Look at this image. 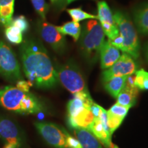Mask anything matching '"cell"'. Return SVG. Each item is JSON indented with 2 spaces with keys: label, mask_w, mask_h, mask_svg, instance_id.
<instances>
[{
  "label": "cell",
  "mask_w": 148,
  "mask_h": 148,
  "mask_svg": "<svg viewBox=\"0 0 148 148\" xmlns=\"http://www.w3.org/2000/svg\"><path fill=\"white\" fill-rule=\"evenodd\" d=\"M38 31L41 38L56 52H64L66 45V39L64 35L57 30L56 26L45 21H41L38 23Z\"/></svg>",
  "instance_id": "9c48e42d"
},
{
  "label": "cell",
  "mask_w": 148,
  "mask_h": 148,
  "mask_svg": "<svg viewBox=\"0 0 148 148\" xmlns=\"http://www.w3.org/2000/svg\"><path fill=\"white\" fill-rule=\"evenodd\" d=\"M58 1H60V2H63L64 0H58Z\"/></svg>",
  "instance_id": "d6a6232c"
},
{
  "label": "cell",
  "mask_w": 148,
  "mask_h": 148,
  "mask_svg": "<svg viewBox=\"0 0 148 148\" xmlns=\"http://www.w3.org/2000/svg\"><path fill=\"white\" fill-rule=\"evenodd\" d=\"M73 132L82 148H101L99 140L88 130L75 128Z\"/></svg>",
  "instance_id": "4fadbf2b"
},
{
  "label": "cell",
  "mask_w": 148,
  "mask_h": 148,
  "mask_svg": "<svg viewBox=\"0 0 148 148\" xmlns=\"http://www.w3.org/2000/svg\"><path fill=\"white\" fill-rule=\"evenodd\" d=\"M56 27L57 30L64 36L69 35L73 37L75 41H77L79 38L82 30L80 24L73 21L66 22L61 26H56Z\"/></svg>",
  "instance_id": "e0dca14e"
},
{
  "label": "cell",
  "mask_w": 148,
  "mask_h": 148,
  "mask_svg": "<svg viewBox=\"0 0 148 148\" xmlns=\"http://www.w3.org/2000/svg\"><path fill=\"white\" fill-rule=\"evenodd\" d=\"M51 1L52 3H55V2H56V1H58V0H51Z\"/></svg>",
  "instance_id": "1f68e13d"
},
{
  "label": "cell",
  "mask_w": 148,
  "mask_h": 148,
  "mask_svg": "<svg viewBox=\"0 0 148 148\" xmlns=\"http://www.w3.org/2000/svg\"><path fill=\"white\" fill-rule=\"evenodd\" d=\"M11 23L16 25V27H19L21 29L23 33L27 32V29H29V23L26 19V18L23 15L18 16L16 17L14 19H12Z\"/></svg>",
  "instance_id": "d4e9b609"
},
{
  "label": "cell",
  "mask_w": 148,
  "mask_h": 148,
  "mask_svg": "<svg viewBox=\"0 0 148 148\" xmlns=\"http://www.w3.org/2000/svg\"><path fill=\"white\" fill-rule=\"evenodd\" d=\"M75 1V0H64V1H65V3L66 5L69 4V3H71V2H73V1Z\"/></svg>",
  "instance_id": "f546056e"
},
{
  "label": "cell",
  "mask_w": 148,
  "mask_h": 148,
  "mask_svg": "<svg viewBox=\"0 0 148 148\" xmlns=\"http://www.w3.org/2000/svg\"><path fill=\"white\" fill-rule=\"evenodd\" d=\"M107 116H108V126L109 128V132H110V134L112 136V133L121 124L124 118L110 113L108 111H107Z\"/></svg>",
  "instance_id": "7402d4cb"
},
{
  "label": "cell",
  "mask_w": 148,
  "mask_h": 148,
  "mask_svg": "<svg viewBox=\"0 0 148 148\" xmlns=\"http://www.w3.org/2000/svg\"><path fill=\"white\" fill-rule=\"evenodd\" d=\"M113 18L119 29V34L123 38L122 51L134 59H137L140 55V43L137 32L132 21L119 11L114 12Z\"/></svg>",
  "instance_id": "277c9868"
},
{
  "label": "cell",
  "mask_w": 148,
  "mask_h": 148,
  "mask_svg": "<svg viewBox=\"0 0 148 148\" xmlns=\"http://www.w3.org/2000/svg\"><path fill=\"white\" fill-rule=\"evenodd\" d=\"M134 85L140 90H148V72L143 69L135 72Z\"/></svg>",
  "instance_id": "44dd1931"
},
{
  "label": "cell",
  "mask_w": 148,
  "mask_h": 148,
  "mask_svg": "<svg viewBox=\"0 0 148 148\" xmlns=\"http://www.w3.org/2000/svg\"><path fill=\"white\" fill-rule=\"evenodd\" d=\"M0 105L21 114H36L42 110L39 101L33 94L13 86L0 88Z\"/></svg>",
  "instance_id": "7a4b0ae2"
},
{
  "label": "cell",
  "mask_w": 148,
  "mask_h": 148,
  "mask_svg": "<svg viewBox=\"0 0 148 148\" xmlns=\"http://www.w3.org/2000/svg\"><path fill=\"white\" fill-rule=\"evenodd\" d=\"M110 42V43L114 47L117 48L118 49L122 51L123 47V38L121 35L119 34L117 36L113 38L112 40H108Z\"/></svg>",
  "instance_id": "83f0119b"
},
{
  "label": "cell",
  "mask_w": 148,
  "mask_h": 148,
  "mask_svg": "<svg viewBox=\"0 0 148 148\" xmlns=\"http://www.w3.org/2000/svg\"><path fill=\"white\" fill-rule=\"evenodd\" d=\"M145 56H146V58H147V62H148V45L147 46V48H146Z\"/></svg>",
  "instance_id": "4dcf8cb0"
},
{
  "label": "cell",
  "mask_w": 148,
  "mask_h": 148,
  "mask_svg": "<svg viewBox=\"0 0 148 148\" xmlns=\"http://www.w3.org/2000/svg\"><path fill=\"white\" fill-rule=\"evenodd\" d=\"M35 127L48 144L55 148H69L66 138L69 134L63 127L49 122H36Z\"/></svg>",
  "instance_id": "52a82bcc"
},
{
  "label": "cell",
  "mask_w": 148,
  "mask_h": 148,
  "mask_svg": "<svg viewBox=\"0 0 148 148\" xmlns=\"http://www.w3.org/2000/svg\"><path fill=\"white\" fill-rule=\"evenodd\" d=\"M0 74L11 82L23 79L15 53L8 44L0 40Z\"/></svg>",
  "instance_id": "8992f818"
},
{
  "label": "cell",
  "mask_w": 148,
  "mask_h": 148,
  "mask_svg": "<svg viewBox=\"0 0 148 148\" xmlns=\"http://www.w3.org/2000/svg\"><path fill=\"white\" fill-rule=\"evenodd\" d=\"M32 84L29 81H25L24 79H21L16 82V87L25 92H29V88L32 87Z\"/></svg>",
  "instance_id": "484cf974"
},
{
  "label": "cell",
  "mask_w": 148,
  "mask_h": 148,
  "mask_svg": "<svg viewBox=\"0 0 148 148\" xmlns=\"http://www.w3.org/2000/svg\"><path fill=\"white\" fill-rule=\"evenodd\" d=\"M97 17L99 23H107L115 24L113 18V14L109 6L105 1H98L97 2Z\"/></svg>",
  "instance_id": "ac0fdd59"
},
{
  "label": "cell",
  "mask_w": 148,
  "mask_h": 148,
  "mask_svg": "<svg viewBox=\"0 0 148 148\" xmlns=\"http://www.w3.org/2000/svg\"><path fill=\"white\" fill-rule=\"evenodd\" d=\"M127 76L111 77V78L103 82V87L112 97L116 99L120 91L124 87Z\"/></svg>",
  "instance_id": "2e32d148"
},
{
  "label": "cell",
  "mask_w": 148,
  "mask_h": 148,
  "mask_svg": "<svg viewBox=\"0 0 148 148\" xmlns=\"http://www.w3.org/2000/svg\"><path fill=\"white\" fill-rule=\"evenodd\" d=\"M3 148H16L13 145H11V144H6Z\"/></svg>",
  "instance_id": "f1b7e54d"
},
{
  "label": "cell",
  "mask_w": 148,
  "mask_h": 148,
  "mask_svg": "<svg viewBox=\"0 0 148 148\" xmlns=\"http://www.w3.org/2000/svg\"><path fill=\"white\" fill-rule=\"evenodd\" d=\"M134 23L140 34H148V3L135 11Z\"/></svg>",
  "instance_id": "5bb4252c"
},
{
  "label": "cell",
  "mask_w": 148,
  "mask_h": 148,
  "mask_svg": "<svg viewBox=\"0 0 148 148\" xmlns=\"http://www.w3.org/2000/svg\"><path fill=\"white\" fill-rule=\"evenodd\" d=\"M23 32L19 27L10 23L5 29V36L10 43L18 45L23 42Z\"/></svg>",
  "instance_id": "d6986e66"
},
{
  "label": "cell",
  "mask_w": 148,
  "mask_h": 148,
  "mask_svg": "<svg viewBox=\"0 0 148 148\" xmlns=\"http://www.w3.org/2000/svg\"><path fill=\"white\" fill-rule=\"evenodd\" d=\"M120 56L119 49L112 45L108 40L105 41L99 52L101 69H106L110 67L119 58Z\"/></svg>",
  "instance_id": "8fae6325"
},
{
  "label": "cell",
  "mask_w": 148,
  "mask_h": 148,
  "mask_svg": "<svg viewBox=\"0 0 148 148\" xmlns=\"http://www.w3.org/2000/svg\"><path fill=\"white\" fill-rule=\"evenodd\" d=\"M0 137L7 144L13 145L16 148L21 143L19 132L13 121L7 118H0Z\"/></svg>",
  "instance_id": "30bf717a"
},
{
  "label": "cell",
  "mask_w": 148,
  "mask_h": 148,
  "mask_svg": "<svg viewBox=\"0 0 148 148\" xmlns=\"http://www.w3.org/2000/svg\"><path fill=\"white\" fill-rule=\"evenodd\" d=\"M129 108L125 106H121V105L118 104V103H115L112 106L111 108L108 110V112L110 113H112L113 114H115V115L121 116V117L125 118V116L127 115V112H128Z\"/></svg>",
  "instance_id": "cb8c5ba5"
},
{
  "label": "cell",
  "mask_w": 148,
  "mask_h": 148,
  "mask_svg": "<svg viewBox=\"0 0 148 148\" xmlns=\"http://www.w3.org/2000/svg\"><path fill=\"white\" fill-rule=\"evenodd\" d=\"M67 12L73 19V21L77 22V23L86 19H98L97 15L88 13L83 10L81 8L68 9Z\"/></svg>",
  "instance_id": "ffe728a7"
},
{
  "label": "cell",
  "mask_w": 148,
  "mask_h": 148,
  "mask_svg": "<svg viewBox=\"0 0 148 148\" xmlns=\"http://www.w3.org/2000/svg\"><path fill=\"white\" fill-rule=\"evenodd\" d=\"M67 145L69 148H82V145L77 138L71 136L69 134H68L67 138H66Z\"/></svg>",
  "instance_id": "4316f807"
},
{
  "label": "cell",
  "mask_w": 148,
  "mask_h": 148,
  "mask_svg": "<svg viewBox=\"0 0 148 148\" xmlns=\"http://www.w3.org/2000/svg\"><path fill=\"white\" fill-rule=\"evenodd\" d=\"M59 82L70 92H89L83 75L73 63H66L56 70Z\"/></svg>",
  "instance_id": "5b68a950"
},
{
  "label": "cell",
  "mask_w": 148,
  "mask_h": 148,
  "mask_svg": "<svg viewBox=\"0 0 148 148\" xmlns=\"http://www.w3.org/2000/svg\"><path fill=\"white\" fill-rule=\"evenodd\" d=\"M20 55L25 76L37 88H53L59 82L56 70L45 47L34 39H27L20 47Z\"/></svg>",
  "instance_id": "6da1fadb"
},
{
  "label": "cell",
  "mask_w": 148,
  "mask_h": 148,
  "mask_svg": "<svg viewBox=\"0 0 148 148\" xmlns=\"http://www.w3.org/2000/svg\"><path fill=\"white\" fill-rule=\"evenodd\" d=\"M14 0H0V24L7 27L12 21Z\"/></svg>",
  "instance_id": "9a60e30c"
},
{
  "label": "cell",
  "mask_w": 148,
  "mask_h": 148,
  "mask_svg": "<svg viewBox=\"0 0 148 148\" xmlns=\"http://www.w3.org/2000/svg\"><path fill=\"white\" fill-rule=\"evenodd\" d=\"M136 71L137 64L136 63L134 58L127 53H123L110 67L103 71L102 82L112 77L127 76L132 75L134 74Z\"/></svg>",
  "instance_id": "ba28073f"
},
{
  "label": "cell",
  "mask_w": 148,
  "mask_h": 148,
  "mask_svg": "<svg viewBox=\"0 0 148 148\" xmlns=\"http://www.w3.org/2000/svg\"><path fill=\"white\" fill-rule=\"evenodd\" d=\"M33 7L42 20H45L48 10V5L45 0H31Z\"/></svg>",
  "instance_id": "603a6c76"
},
{
  "label": "cell",
  "mask_w": 148,
  "mask_h": 148,
  "mask_svg": "<svg viewBox=\"0 0 148 148\" xmlns=\"http://www.w3.org/2000/svg\"><path fill=\"white\" fill-rule=\"evenodd\" d=\"M80 46L85 58L90 62H95L105 42V34L100 23L96 19H90L81 30Z\"/></svg>",
  "instance_id": "3957f363"
},
{
  "label": "cell",
  "mask_w": 148,
  "mask_h": 148,
  "mask_svg": "<svg viewBox=\"0 0 148 148\" xmlns=\"http://www.w3.org/2000/svg\"><path fill=\"white\" fill-rule=\"evenodd\" d=\"M138 93V88L136 86L124 85L116 97V103L130 108L135 104Z\"/></svg>",
  "instance_id": "7c38bea8"
}]
</instances>
